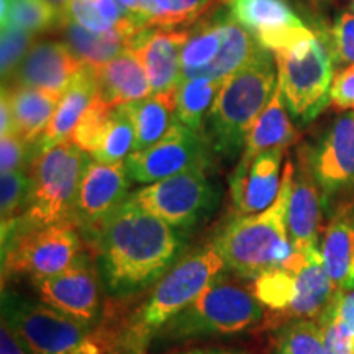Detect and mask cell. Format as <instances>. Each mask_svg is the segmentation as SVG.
Segmentation results:
<instances>
[{"mask_svg": "<svg viewBox=\"0 0 354 354\" xmlns=\"http://www.w3.org/2000/svg\"><path fill=\"white\" fill-rule=\"evenodd\" d=\"M183 354H248L243 351H233V349H194Z\"/></svg>", "mask_w": 354, "mask_h": 354, "instance_id": "c3c4849f", "label": "cell"}, {"mask_svg": "<svg viewBox=\"0 0 354 354\" xmlns=\"http://www.w3.org/2000/svg\"><path fill=\"white\" fill-rule=\"evenodd\" d=\"M261 44L246 28L227 15L223 25V43L221 50L209 68L203 71V79H227L240 71L258 55Z\"/></svg>", "mask_w": 354, "mask_h": 354, "instance_id": "f1b7e54d", "label": "cell"}, {"mask_svg": "<svg viewBox=\"0 0 354 354\" xmlns=\"http://www.w3.org/2000/svg\"><path fill=\"white\" fill-rule=\"evenodd\" d=\"M300 10H304L307 15H317L320 13L322 7L325 6L326 0H292Z\"/></svg>", "mask_w": 354, "mask_h": 354, "instance_id": "bcb514c9", "label": "cell"}, {"mask_svg": "<svg viewBox=\"0 0 354 354\" xmlns=\"http://www.w3.org/2000/svg\"><path fill=\"white\" fill-rule=\"evenodd\" d=\"M33 284L41 302L91 330L99 325L102 279L91 250L82 251L64 271Z\"/></svg>", "mask_w": 354, "mask_h": 354, "instance_id": "7c38bea8", "label": "cell"}, {"mask_svg": "<svg viewBox=\"0 0 354 354\" xmlns=\"http://www.w3.org/2000/svg\"><path fill=\"white\" fill-rule=\"evenodd\" d=\"M190 30L146 28L135 38L130 50L140 56L153 94L174 91L180 81V55Z\"/></svg>", "mask_w": 354, "mask_h": 354, "instance_id": "ac0fdd59", "label": "cell"}, {"mask_svg": "<svg viewBox=\"0 0 354 354\" xmlns=\"http://www.w3.org/2000/svg\"><path fill=\"white\" fill-rule=\"evenodd\" d=\"M328 48L336 68L354 64V13H342L325 35H318Z\"/></svg>", "mask_w": 354, "mask_h": 354, "instance_id": "74e56055", "label": "cell"}, {"mask_svg": "<svg viewBox=\"0 0 354 354\" xmlns=\"http://www.w3.org/2000/svg\"><path fill=\"white\" fill-rule=\"evenodd\" d=\"M253 294L263 307L276 313L281 323L294 304L295 274L282 266L268 269L253 281Z\"/></svg>", "mask_w": 354, "mask_h": 354, "instance_id": "1f68e13d", "label": "cell"}, {"mask_svg": "<svg viewBox=\"0 0 354 354\" xmlns=\"http://www.w3.org/2000/svg\"><path fill=\"white\" fill-rule=\"evenodd\" d=\"M33 145L15 133L0 135V169L2 172L28 171L33 159Z\"/></svg>", "mask_w": 354, "mask_h": 354, "instance_id": "ab89813d", "label": "cell"}, {"mask_svg": "<svg viewBox=\"0 0 354 354\" xmlns=\"http://www.w3.org/2000/svg\"><path fill=\"white\" fill-rule=\"evenodd\" d=\"M227 15V7L221 2L190 28L180 55V81L202 77L203 71L214 63L223 43V25Z\"/></svg>", "mask_w": 354, "mask_h": 354, "instance_id": "cb8c5ba5", "label": "cell"}, {"mask_svg": "<svg viewBox=\"0 0 354 354\" xmlns=\"http://www.w3.org/2000/svg\"><path fill=\"white\" fill-rule=\"evenodd\" d=\"M225 269L214 246L179 259L145 295L135 308L109 315L92 335L107 354H148L162 328L198 297Z\"/></svg>", "mask_w": 354, "mask_h": 354, "instance_id": "7a4b0ae2", "label": "cell"}, {"mask_svg": "<svg viewBox=\"0 0 354 354\" xmlns=\"http://www.w3.org/2000/svg\"><path fill=\"white\" fill-rule=\"evenodd\" d=\"M287 112L289 110H287L284 97H282V86L277 79L276 88H274L268 105L248 131L245 149H243L240 159L256 158L258 154L269 151V149L286 148L287 145H290L295 140L297 131L292 125Z\"/></svg>", "mask_w": 354, "mask_h": 354, "instance_id": "484cf974", "label": "cell"}, {"mask_svg": "<svg viewBox=\"0 0 354 354\" xmlns=\"http://www.w3.org/2000/svg\"><path fill=\"white\" fill-rule=\"evenodd\" d=\"M82 251L84 238L73 220L30 230L2 223L3 279L41 281L69 268Z\"/></svg>", "mask_w": 354, "mask_h": 354, "instance_id": "52a82bcc", "label": "cell"}, {"mask_svg": "<svg viewBox=\"0 0 354 354\" xmlns=\"http://www.w3.org/2000/svg\"><path fill=\"white\" fill-rule=\"evenodd\" d=\"M330 104L339 112L354 110V64L335 74L330 91Z\"/></svg>", "mask_w": 354, "mask_h": 354, "instance_id": "b9f144b4", "label": "cell"}, {"mask_svg": "<svg viewBox=\"0 0 354 354\" xmlns=\"http://www.w3.org/2000/svg\"><path fill=\"white\" fill-rule=\"evenodd\" d=\"M95 74L99 84L97 92L115 109L153 94L148 73L140 56L130 48L95 69Z\"/></svg>", "mask_w": 354, "mask_h": 354, "instance_id": "603a6c76", "label": "cell"}, {"mask_svg": "<svg viewBox=\"0 0 354 354\" xmlns=\"http://www.w3.org/2000/svg\"><path fill=\"white\" fill-rule=\"evenodd\" d=\"M351 220H353V225H354V216H353V218H351Z\"/></svg>", "mask_w": 354, "mask_h": 354, "instance_id": "f907efd6", "label": "cell"}, {"mask_svg": "<svg viewBox=\"0 0 354 354\" xmlns=\"http://www.w3.org/2000/svg\"><path fill=\"white\" fill-rule=\"evenodd\" d=\"M210 151L203 133L176 120L156 143L133 151L125 166L133 183L148 185L190 169H207Z\"/></svg>", "mask_w": 354, "mask_h": 354, "instance_id": "8fae6325", "label": "cell"}, {"mask_svg": "<svg viewBox=\"0 0 354 354\" xmlns=\"http://www.w3.org/2000/svg\"><path fill=\"white\" fill-rule=\"evenodd\" d=\"M322 258L335 292L354 281V225L351 218L336 216L326 227Z\"/></svg>", "mask_w": 354, "mask_h": 354, "instance_id": "83f0119b", "label": "cell"}, {"mask_svg": "<svg viewBox=\"0 0 354 354\" xmlns=\"http://www.w3.org/2000/svg\"><path fill=\"white\" fill-rule=\"evenodd\" d=\"M0 328H2L0 330V354H28L19 343V339L13 336L8 325L3 320Z\"/></svg>", "mask_w": 354, "mask_h": 354, "instance_id": "ee69618b", "label": "cell"}, {"mask_svg": "<svg viewBox=\"0 0 354 354\" xmlns=\"http://www.w3.org/2000/svg\"><path fill=\"white\" fill-rule=\"evenodd\" d=\"M2 28L24 30L32 35L55 28L61 20V12L51 0H0Z\"/></svg>", "mask_w": 354, "mask_h": 354, "instance_id": "4dcf8cb0", "label": "cell"}, {"mask_svg": "<svg viewBox=\"0 0 354 354\" xmlns=\"http://www.w3.org/2000/svg\"><path fill=\"white\" fill-rule=\"evenodd\" d=\"M61 20L74 21L91 32L104 33L130 19L115 0H71L61 10Z\"/></svg>", "mask_w": 354, "mask_h": 354, "instance_id": "d6a6232c", "label": "cell"}, {"mask_svg": "<svg viewBox=\"0 0 354 354\" xmlns=\"http://www.w3.org/2000/svg\"><path fill=\"white\" fill-rule=\"evenodd\" d=\"M223 6L232 19L272 55L290 50L315 35L305 26L289 0H223Z\"/></svg>", "mask_w": 354, "mask_h": 354, "instance_id": "9a60e30c", "label": "cell"}, {"mask_svg": "<svg viewBox=\"0 0 354 354\" xmlns=\"http://www.w3.org/2000/svg\"><path fill=\"white\" fill-rule=\"evenodd\" d=\"M228 79V77H227ZM227 79H184L176 92V113L180 123L203 133V122Z\"/></svg>", "mask_w": 354, "mask_h": 354, "instance_id": "f546056e", "label": "cell"}, {"mask_svg": "<svg viewBox=\"0 0 354 354\" xmlns=\"http://www.w3.org/2000/svg\"><path fill=\"white\" fill-rule=\"evenodd\" d=\"M274 57L289 113L300 123L315 120L330 104L335 79V64L326 44L315 33Z\"/></svg>", "mask_w": 354, "mask_h": 354, "instance_id": "ba28073f", "label": "cell"}, {"mask_svg": "<svg viewBox=\"0 0 354 354\" xmlns=\"http://www.w3.org/2000/svg\"><path fill=\"white\" fill-rule=\"evenodd\" d=\"M276 84V57L261 48L250 63L225 81L203 122L202 131L212 151L227 161L241 153L248 131L268 105Z\"/></svg>", "mask_w": 354, "mask_h": 354, "instance_id": "277c9868", "label": "cell"}, {"mask_svg": "<svg viewBox=\"0 0 354 354\" xmlns=\"http://www.w3.org/2000/svg\"><path fill=\"white\" fill-rule=\"evenodd\" d=\"M76 354H104V351H102L99 344L94 343L91 338H88Z\"/></svg>", "mask_w": 354, "mask_h": 354, "instance_id": "7dc6e473", "label": "cell"}, {"mask_svg": "<svg viewBox=\"0 0 354 354\" xmlns=\"http://www.w3.org/2000/svg\"><path fill=\"white\" fill-rule=\"evenodd\" d=\"M294 179V162L287 161L281 192L269 209L253 215H238L216 234L214 246L225 268L254 281L261 272L282 266L294 253L287 214Z\"/></svg>", "mask_w": 354, "mask_h": 354, "instance_id": "3957f363", "label": "cell"}, {"mask_svg": "<svg viewBox=\"0 0 354 354\" xmlns=\"http://www.w3.org/2000/svg\"><path fill=\"white\" fill-rule=\"evenodd\" d=\"M113 112L115 107L107 104L97 92L92 104L88 105L86 113L82 115V118L79 120L68 140L73 141L77 148H81L84 153L91 156L99 148L100 141L109 128V123L112 120Z\"/></svg>", "mask_w": 354, "mask_h": 354, "instance_id": "d590c367", "label": "cell"}, {"mask_svg": "<svg viewBox=\"0 0 354 354\" xmlns=\"http://www.w3.org/2000/svg\"><path fill=\"white\" fill-rule=\"evenodd\" d=\"M97 88H99V84H97L95 69L84 64V68L74 76L63 97H61L51 122L44 128L37 143L33 145L35 153H41L44 149L69 138L82 115L86 113L88 105L94 100Z\"/></svg>", "mask_w": 354, "mask_h": 354, "instance_id": "7402d4cb", "label": "cell"}, {"mask_svg": "<svg viewBox=\"0 0 354 354\" xmlns=\"http://www.w3.org/2000/svg\"><path fill=\"white\" fill-rule=\"evenodd\" d=\"M133 180L128 176L125 161L105 165L88 159L74 205L73 221L88 246L95 241L109 216L128 198Z\"/></svg>", "mask_w": 354, "mask_h": 354, "instance_id": "4fadbf2b", "label": "cell"}, {"mask_svg": "<svg viewBox=\"0 0 354 354\" xmlns=\"http://www.w3.org/2000/svg\"><path fill=\"white\" fill-rule=\"evenodd\" d=\"M322 216V192L318 187L307 154L300 146L297 153V166H294L292 192L289 202V238L294 251H308L318 248V227Z\"/></svg>", "mask_w": 354, "mask_h": 354, "instance_id": "d6986e66", "label": "cell"}, {"mask_svg": "<svg viewBox=\"0 0 354 354\" xmlns=\"http://www.w3.org/2000/svg\"><path fill=\"white\" fill-rule=\"evenodd\" d=\"M323 313H326L343 333L354 338V281L335 292L333 299Z\"/></svg>", "mask_w": 354, "mask_h": 354, "instance_id": "60d3db41", "label": "cell"}, {"mask_svg": "<svg viewBox=\"0 0 354 354\" xmlns=\"http://www.w3.org/2000/svg\"><path fill=\"white\" fill-rule=\"evenodd\" d=\"M351 13H354V0H351Z\"/></svg>", "mask_w": 354, "mask_h": 354, "instance_id": "681fc988", "label": "cell"}, {"mask_svg": "<svg viewBox=\"0 0 354 354\" xmlns=\"http://www.w3.org/2000/svg\"><path fill=\"white\" fill-rule=\"evenodd\" d=\"M286 148H274L251 159H240L230 176V197L238 215L259 214L281 192V166Z\"/></svg>", "mask_w": 354, "mask_h": 354, "instance_id": "2e32d148", "label": "cell"}, {"mask_svg": "<svg viewBox=\"0 0 354 354\" xmlns=\"http://www.w3.org/2000/svg\"><path fill=\"white\" fill-rule=\"evenodd\" d=\"M184 233L125 201L100 228L91 251L109 297L130 299L156 284L176 264Z\"/></svg>", "mask_w": 354, "mask_h": 354, "instance_id": "6da1fadb", "label": "cell"}, {"mask_svg": "<svg viewBox=\"0 0 354 354\" xmlns=\"http://www.w3.org/2000/svg\"><path fill=\"white\" fill-rule=\"evenodd\" d=\"M205 171L190 169L143 185L127 201L184 233L197 227L218 205V189Z\"/></svg>", "mask_w": 354, "mask_h": 354, "instance_id": "30bf717a", "label": "cell"}, {"mask_svg": "<svg viewBox=\"0 0 354 354\" xmlns=\"http://www.w3.org/2000/svg\"><path fill=\"white\" fill-rule=\"evenodd\" d=\"M135 127H133L130 115L127 113L125 107L122 105V107L115 109L107 131H105L99 148L91 154V158L99 162H105V165L125 161L135 151Z\"/></svg>", "mask_w": 354, "mask_h": 354, "instance_id": "e575fe53", "label": "cell"}, {"mask_svg": "<svg viewBox=\"0 0 354 354\" xmlns=\"http://www.w3.org/2000/svg\"><path fill=\"white\" fill-rule=\"evenodd\" d=\"M2 95L10 104L15 133L26 143L35 145L51 122L61 97L25 86H2Z\"/></svg>", "mask_w": 354, "mask_h": 354, "instance_id": "d4e9b609", "label": "cell"}, {"mask_svg": "<svg viewBox=\"0 0 354 354\" xmlns=\"http://www.w3.org/2000/svg\"><path fill=\"white\" fill-rule=\"evenodd\" d=\"M84 63L64 41L35 39L19 69L2 86H25L63 95Z\"/></svg>", "mask_w": 354, "mask_h": 354, "instance_id": "e0dca14e", "label": "cell"}, {"mask_svg": "<svg viewBox=\"0 0 354 354\" xmlns=\"http://www.w3.org/2000/svg\"><path fill=\"white\" fill-rule=\"evenodd\" d=\"M88 159L91 156L71 140L35 153L28 169L32 185L24 214L6 223L30 230L73 220L79 185Z\"/></svg>", "mask_w": 354, "mask_h": 354, "instance_id": "5b68a950", "label": "cell"}, {"mask_svg": "<svg viewBox=\"0 0 354 354\" xmlns=\"http://www.w3.org/2000/svg\"><path fill=\"white\" fill-rule=\"evenodd\" d=\"M274 354H326L320 325L312 320L282 323L272 338Z\"/></svg>", "mask_w": 354, "mask_h": 354, "instance_id": "836d02e7", "label": "cell"}, {"mask_svg": "<svg viewBox=\"0 0 354 354\" xmlns=\"http://www.w3.org/2000/svg\"><path fill=\"white\" fill-rule=\"evenodd\" d=\"M2 320L28 354H76L92 331L41 300L6 287Z\"/></svg>", "mask_w": 354, "mask_h": 354, "instance_id": "9c48e42d", "label": "cell"}, {"mask_svg": "<svg viewBox=\"0 0 354 354\" xmlns=\"http://www.w3.org/2000/svg\"><path fill=\"white\" fill-rule=\"evenodd\" d=\"M176 92L177 88L169 92H159L146 99L123 105L135 127V151L156 143L169 131L174 122L179 120L176 113Z\"/></svg>", "mask_w": 354, "mask_h": 354, "instance_id": "4316f807", "label": "cell"}, {"mask_svg": "<svg viewBox=\"0 0 354 354\" xmlns=\"http://www.w3.org/2000/svg\"><path fill=\"white\" fill-rule=\"evenodd\" d=\"M263 318L264 307L253 290L220 274L189 307L167 323L156 339L176 343L245 333L259 325Z\"/></svg>", "mask_w": 354, "mask_h": 354, "instance_id": "8992f818", "label": "cell"}, {"mask_svg": "<svg viewBox=\"0 0 354 354\" xmlns=\"http://www.w3.org/2000/svg\"><path fill=\"white\" fill-rule=\"evenodd\" d=\"M28 171L2 172L0 176V214L2 223L12 221L24 214L30 194Z\"/></svg>", "mask_w": 354, "mask_h": 354, "instance_id": "8d00e7d4", "label": "cell"}, {"mask_svg": "<svg viewBox=\"0 0 354 354\" xmlns=\"http://www.w3.org/2000/svg\"><path fill=\"white\" fill-rule=\"evenodd\" d=\"M326 202L354 190V110L339 115L315 146H302Z\"/></svg>", "mask_w": 354, "mask_h": 354, "instance_id": "5bb4252c", "label": "cell"}, {"mask_svg": "<svg viewBox=\"0 0 354 354\" xmlns=\"http://www.w3.org/2000/svg\"><path fill=\"white\" fill-rule=\"evenodd\" d=\"M318 325H320L326 354H354L353 336L343 333L339 326L326 313H322Z\"/></svg>", "mask_w": 354, "mask_h": 354, "instance_id": "7bdbcfd3", "label": "cell"}, {"mask_svg": "<svg viewBox=\"0 0 354 354\" xmlns=\"http://www.w3.org/2000/svg\"><path fill=\"white\" fill-rule=\"evenodd\" d=\"M282 268L295 274L294 304L282 323L320 317L335 294L320 250L312 248L302 253L294 251L290 258L282 264Z\"/></svg>", "mask_w": 354, "mask_h": 354, "instance_id": "ffe728a7", "label": "cell"}, {"mask_svg": "<svg viewBox=\"0 0 354 354\" xmlns=\"http://www.w3.org/2000/svg\"><path fill=\"white\" fill-rule=\"evenodd\" d=\"M8 133H15V122H13L10 104L2 95V100H0V135H8Z\"/></svg>", "mask_w": 354, "mask_h": 354, "instance_id": "f6af8a7d", "label": "cell"}, {"mask_svg": "<svg viewBox=\"0 0 354 354\" xmlns=\"http://www.w3.org/2000/svg\"><path fill=\"white\" fill-rule=\"evenodd\" d=\"M33 43L35 35L32 33L17 28H2V44H0L2 84L10 81Z\"/></svg>", "mask_w": 354, "mask_h": 354, "instance_id": "f35d334b", "label": "cell"}, {"mask_svg": "<svg viewBox=\"0 0 354 354\" xmlns=\"http://www.w3.org/2000/svg\"><path fill=\"white\" fill-rule=\"evenodd\" d=\"M56 28L63 32V41L73 50L74 55L84 64L94 69H99L100 66L112 61L115 56L131 48L135 38L146 30L131 19L104 33L91 32L74 21L66 20H59Z\"/></svg>", "mask_w": 354, "mask_h": 354, "instance_id": "44dd1931", "label": "cell"}]
</instances>
